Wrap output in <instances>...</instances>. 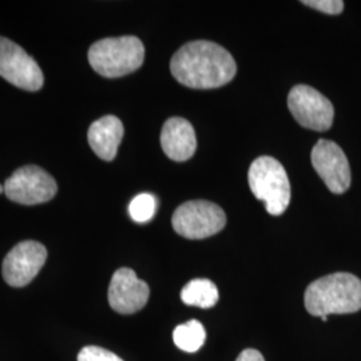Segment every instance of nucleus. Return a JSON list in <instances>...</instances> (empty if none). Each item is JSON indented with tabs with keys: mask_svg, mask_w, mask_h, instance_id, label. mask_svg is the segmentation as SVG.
<instances>
[{
	"mask_svg": "<svg viewBox=\"0 0 361 361\" xmlns=\"http://www.w3.org/2000/svg\"><path fill=\"white\" fill-rule=\"evenodd\" d=\"M170 71L180 85L209 90L225 86L237 73L232 54L214 42L195 40L183 44L170 62Z\"/></svg>",
	"mask_w": 361,
	"mask_h": 361,
	"instance_id": "1",
	"label": "nucleus"
},
{
	"mask_svg": "<svg viewBox=\"0 0 361 361\" xmlns=\"http://www.w3.org/2000/svg\"><path fill=\"white\" fill-rule=\"evenodd\" d=\"M305 308L312 316L347 314L361 310V280L350 273H334L307 288Z\"/></svg>",
	"mask_w": 361,
	"mask_h": 361,
	"instance_id": "2",
	"label": "nucleus"
},
{
	"mask_svg": "<svg viewBox=\"0 0 361 361\" xmlns=\"http://www.w3.org/2000/svg\"><path fill=\"white\" fill-rule=\"evenodd\" d=\"M145 59L143 43L137 37L106 38L89 50L91 67L102 77L119 78L138 70Z\"/></svg>",
	"mask_w": 361,
	"mask_h": 361,
	"instance_id": "3",
	"label": "nucleus"
},
{
	"mask_svg": "<svg viewBox=\"0 0 361 361\" xmlns=\"http://www.w3.org/2000/svg\"><path fill=\"white\" fill-rule=\"evenodd\" d=\"M249 185L252 193L265 202L271 216H281L290 202V183L284 166L273 157L264 155L250 165Z\"/></svg>",
	"mask_w": 361,
	"mask_h": 361,
	"instance_id": "4",
	"label": "nucleus"
},
{
	"mask_svg": "<svg viewBox=\"0 0 361 361\" xmlns=\"http://www.w3.org/2000/svg\"><path fill=\"white\" fill-rule=\"evenodd\" d=\"M171 224L174 231L189 240H202L221 232L226 225L225 212L214 202L197 200L177 207Z\"/></svg>",
	"mask_w": 361,
	"mask_h": 361,
	"instance_id": "5",
	"label": "nucleus"
},
{
	"mask_svg": "<svg viewBox=\"0 0 361 361\" xmlns=\"http://www.w3.org/2000/svg\"><path fill=\"white\" fill-rule=\"evenodd\" d=\"M58 192L56 182L46 170L35 165L18 169L4 182V194L20 205L49 202Z\"/></svg>",
	"mask_w": 361,
	"mask_h": 361,
	"instance_id": "6",
	"label": "nucleus"
},
{
	"mask_svg": "<svg viewBox=\"0 0 361 361\" xmlns=\"http://www.w3.org/2000/svg\"><path fill=\"white\" fill-rule=\"evenodd\" d=\"M288 107L305 129L326 131L334 123L335 109L332 102L320 91L307 85H297L289 91Z\"/></svg>",
	"mask_w": 361,
	"mask_h": 361,
	"instance_id": "7",
	"label": "nucleus"
},
{
	"mask_svg": "<svg viewBox=\"0 0 361 361\" xmlns=\"http://www.w3.org/2000/svg\"><path fill=\"white\" fill-rule=\"evenodd\" d=\"M0 77L27 91H38L44 83L38 63L20 46L3 37H0Z\"/></svg>",
	"mask_w": 361,
	"mask_h": 361,
	"instance_id": "8",
	"label": "nucleus"
},
{
	"mask_svg": "<svg viewBox=\"0 0 361 361\" xmlns=\"http://www.w3.org/2000/svg\"><path fill=\"white\" fill-rule=\"evenodd\" d=\"M310 161L332 193L343 194L348 190L350 186L348 158L337 143L320 140L310 153Z\"/></svg>",
	"mask_w": 361,
	"mask_h": 361,
	"instance_id": "9",
	"label": "nucleus"
},
{
	"mask_svg": "<svg viewBox=\"0 0 361 361\" xmlns=\"http://www.w3.org/2000/svg\"><path fill=\"white\" fill-rule=\"evenodd\" d=\"M47 249L37 241H23L13 246L3 261V277L15 288L30 284L43 268Z\"/></svg>",
	"mask_w": 361,
	"mask_h": 361,
	"instance_id": "10",
	"label": "nucleus"
},
{
	"mask_svg": "<svg viewBox=\"0 0 361 361\" xmlns=\"http://www.w3.org/2000/svg\"><path fill=\"white\" fill-rule=\"evenodd\" d=\"M149 296V285L140 280L133 269L121 268L113 274L109 286V304L118 313L133 314L142 310Z\"/></svg>",
	"mask_w": 361,
	"mask_h": 361,
	"instance_id": "11",
	"label": "nucleus"
},
{
	"mask_svg": "<svg viewBox=\"0 0 361 361\" xmlns=\"http://www.w3.org/2000/svg\"><path fill=\"white\" fill-rule=\"evenodd\" d=\"M161 145L170 159L177 162L190 159L197 150V138L192 123L180 116L168 119L161 131Z\"/></svg>",
	"mask_w": 361,
	"mask_h": 361,
	"instance_id": "12",
	"label": "nucleus"
},
{
	"mask_svg": "<svg viewBox=\"0 0 361 361\" xmlns=\"http://www.w3.org/2000/svg\"><path fill=\"white\" fill-rule=\"evenodd\" d=\"M123 133L125 130L119 118L106 116L91 125L87 138L95 154L104 161H113L123 138Z\"/></svg>",
	"mask_w": 361,
	"mask_h": 361,
	"instance_id": "13",
	"label": "nucleus"
},
{
	"mask_svg": "<svg viewBox=\"0 0 361 361\" xmlns=\"http://www.w3.org/2000/svg\"><path fill=\"white\" fill-rule=\"evenodd\" d=\"M219 289L207 279H195L189 281L180 290L183 304L198 308H212L219 302Z\"/></svg>",
	"mask_w": 361,
	"mask_h": 361,
	"instance_id": "14",
	"label": "nucleus"
},
{
	"mask_svg": "<svg viewBox=\"0 0 361 361\" xmlns=\"http://www.w3.org/2000/svg\"><path fill=\"white\" fill-rule=\"evenodd\" d=\"M173 340L180 350L194 353L205 344L207 331L200 322L190 320L188 323L180 324L174 329Z\"/></svg>",
	"mask_w": 361,
	"mask_h": 361,
	"instance_id": "15",
	"label": "nucleus"
},
{
	"mask_svg": "<svg viewBox=\"0 0 361 361\" xmlns=\"http://www.w3.org/2000/svg\"><path fill=\"white\" fill-rule=\"evenodd\" d=\"M157 200L152 194L142 193L133 198L130 202L129 214L135 222H147L154 217Z\"/></svg>",
	"mask_w": 361,
	"mask_h": 361,
	"instance_id": "16",
	"label": "nucleus"
},
{
	"mask_svg": "<svg viewBox=\"0 0 361 361\" xmlns=\"http://www.w3.org/2000/svg\"><path fill=\"white\" fill-rule=\"evenodd\" d=\"M78 361H123L116 353L101 347H85L78 355Z\"/></svg>",
	"mask_w": 361,
	"mask_h": 361,
	"instance_id": "17",
	"label": "nucleus"
},
{
	"mask_svg": "<svg viewBox=\"0 0 361 361\" xmlns=\"http://www.w3.org/2000/svg\"><path fill=\"white\" fill-rule=\"evenodd\" d=\"M302 4L328 15H338L344 10V1L341 0H304Z\"/></svg>",
	"mask_w": 361,
	"mask_h": 361,
	"instance_id": "18",
	"label": "nucleus"
},
{
	"mask_svg": "<svg viewBox=\"0 0 361 361\" xmlns=\"http://www.w3.org/2000/svg\"><path fill=\"white\" fill-rule=\"evenodd\" d=\"M235 361H265V359H264L262 353L258 352L257 349L247 348L244 349L240 353V356Z\"/></svg>",
	"mask_w": 361,
	"mask_h": 361,
	"instance_id": "19",
	"label": "nucleus"
},
{
	"mask_svg": "<svg viewBox=\"0 0 361 361\" xmlns=\"http://www.w3.org/2000/svg\"><path fill=\"white\" fill-rule=\"evenodd\" d=\"M0 194H4V185H0Z\"/></svg>",
	"mask_w": 361,
	"mask_h": 361,
	"instance_id": "20",
	"label": "nucleus"
},
{
	"mask_svg": "<svg viewBox=\"0 0 361 361\" xmlns=\"http://www.w3.org/2000/svg\"><path fill=\"white\" fill-rule=\"evenodd\" d=\"M322 320H323L324 323H326V322H328V316H323Z\"/></svg>",
	"mask_w": 361,
	"mask_h": 361,
	"instance_id": "21",
	"label": "nucleus"
}]
</instances>
